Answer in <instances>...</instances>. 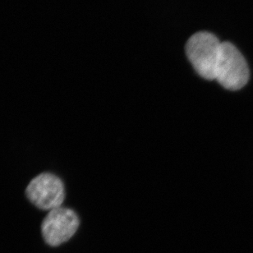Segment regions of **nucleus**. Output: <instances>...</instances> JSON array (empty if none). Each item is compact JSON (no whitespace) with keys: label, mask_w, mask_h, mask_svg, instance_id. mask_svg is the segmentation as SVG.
<instances>
[{"label":"nucleus","mask_w":253,"mask_h":253,"mask_svg":"<svg viewBox=\"0 0 253 253\" xmlns=\"http://www.w3.org/2000/svg\"><path fill=\"white\" fill-rule=\"evenodd\" d=\"M221 42L209 32L196 33L188 40L186 53L195 70L207 80H215Z\"/></svg>","instance_id":"1"},{"label":"nucleus","mask_w":253,"mask_h":253,"mask_svg":"<svg viewBox=\"0 0 253 253\" xmlns=\"http://www.w3.org/2000/svg\"><path fill=\"white\" fill-rule=\"evenodd\" d=\"M80 224L78 214L73 210L58 207L49 211L42 224V236L48 245L57 247L68 241Z\"/></svg>","instance_id":"4"},{"label":"nucleus","mask_w":253,"mask_h":253,"mask_svg":"<svg viewBox=\"0 0 253 253\" xmlns=\"http://www.w3.org/2000/svg\"><path fill=\"white\" fill-rule=\"evenodd\" d=\"M30 202L39 209L51 211L60 207L65 198L61 179L53 173H43L33 178L26 189Z\"/></svg>","instance_id":"3"},{"label":"nucleus","mask_w":253,"mask_h":253,"mask_svg":"<svg viewBox=\"0 0 253 253\" xmlns=\"http://www.w3.org/2000/svg\"><path fill=\"white\" fill-rule=\"evenodd\" d=\"M250 72L246 59L229 42L222 43L215 80L227 90H238L249 80Z\"/></svg>","instance_id":"2"}]
</instances>
